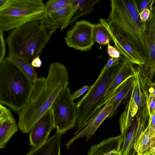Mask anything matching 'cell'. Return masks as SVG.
Wrapping results in <instances>:
<instances>
[{
	"label": "cell",
	"instance_id": "obj_1",
	"mask_svg": "<svg viewBox=\"0 0 155 155\" xmlns=\"http://www.w3.org/2000/svg\"><path fill=\"white\" fill-rule=\"evenodd\" d=\"M69 83L65 66L58 62L50 64L46 78H38L33 83V91L27 105L18 114V126L23 134L30 132L37 122L50 108L59 94Z\"/></svg>",
	"mask_w": 155,
	"mask_h": 155
},
{
	"label": "cell",
	"instance_id": "obj_2",
	"mask_svg": "<svg viewBox=\"0 0 155 155\" xmlns=\"http://www.w3.org/2000/svg\"><path fill=\"white\" fill-rule=\"evenodd\" d=\"M110 8L108 17L100 19V22L107 30L122 35L147 62L145 22L140 18L136 0H111Z\"/></svg>",
	"mask_w": 155,
	"mask_h": 155
},
{
	"label": "cell",
	"instance_id": "obj_3",
	"mask_svg": "<svg viewBox=\"0 0 155 155\" xmlns=\"http://www.w3.org/2000/svg\"><path fill=\"white\" fill-rule=\"evenodd\" d=\"M33 91L28 77L9 58L0 63V104L18 114L28 104Z\"/></svg>",
	"mask_w": 155,
	"mask_h": 155
},
{
	"label": "cell",
	"instance_id": "obj_4",
	"mask_svg": "<svg viewBox=\"0 0 155 155\" xmlns=\"http://www.w3.org/2000/svg\"><path fill=\"white\" fill-rule=\"evenodd\" d=\"M53 33L40 21L24 24L12 30L6 40L8 57L31 63L40 56Z\"/></svg>",
	"mask_w": 155,
	"mask_h": 155
},
{
	"label": "cell",
	"instance_id": "obj_5",
	"mask_svg": "<svg viewBox=\"0 0 155 155\" xmlns=\"http://www.w3.org/2000/svg\"><path fill=\"white\" fill-rule=\"evenodd\" d=\"M122 61L111 68H103L99 76L83 98L76 104L77 113L76 134L94 118L105 105L104 96L120 69Z\"/></svg>",
	"mask_w": 155,
	"mask_h": 155
},
{
	"label": "cell",
	"instance_id": "obj_6",
	"mask_svg": "<svg viewBox=\"0 0 155 155\" xmlns=\"http://www.w3.org/2000/svg\"><path fill=\"white\" fill-rule=\"evenodd\" d=\"M41 0H8L0 8V28L12 30L26 23L41 20L46 16Z\"/></svg>",
	"mask_w": 155,
	"mask_h": 155
},
{
	"label": "cell",
	"instance_id": "obj_7",
	"mask_svg": "<svg viewBox=\"0 0 155 155\" xmlns=\"http://www.w3.org/2000/svg\"><path fill=\"white\" fill-rule=\"evenodd\" d=\"M70 88L64 89L54 101L50 109L53 115L56 133L63 135L76 125V104L72 99Z\"/></svg>",
	"mask_w": 155,
	"mask_h": 155
},
{
	"label": "cell",
	"instance_id": "obj_8",
	"mask_svg": "<svg viewBox=\"0 0 155 155\" xmlns=\"http://www.w3.org/2000/svg\"><path fill=\"white\" fill-rule=\"evenodd\" d=\"M94 25L88 20L76 21L64 37L67 46L81 51H90L94 43L93 38Z\"/></svg>",
	"mask_w": 155,
	"mask_h": 155
},
{
	"label": "cell",
	"instance_id": "obj_9",
	"mask_svg": "<svg viewBox=\"0 0 155 155\" xmlns=\"http://www.w3.org/2000/svg\"><path fill=\"white\" fill-rule=\"evenodd\" d=\"M149 9L150 14L145 22V32L148 58L143 70L147 78L152 81L155 76V0H152Z\"/></svg>",
	"mask_w": 155,
	"mask_h": 155
},
{
	"label": "cell",
	"instance_id": "obj_10",
	"mask_svg": "<svg viewBox=\"0 0 155 155\" xmlns=\"http://www.w3.org/2000/svg\"><path fill=\"white\" fill-rule=\"evenodd\" d=\"M79 6L77 0L54 12L46 15L40 21L51 32L57 29L61 31L70 25L71 20Z\"/></svg>",
	"mask_w": 155,
	"mask_h": 155
},
{
	"label": "cell",
	"instance_id": "obj_11",
	"mask_svg": "<svg viewBox=\"0 0 155 155\" xmlns=\"http://www.w3.org/2000/svg\"><path fill=\"white\" fill-rule=\"evenodd\" d=\"M134 83L131 91L134 100L138 107L137 113L149 115L147 103L149 96L148 79L143 70V65L138 66L135 69Z\"/></svg>",
	"mask_w": 155,
	"mask_h": 155
},
{
	"label": "cell",
	"instance_id": "obj_12",
	"mask_svg": "<svg viewBox=\"0 0 155 155\" xmlns=\"http://www.w3.org/2000/svg\"><path fill=\"white\" fill-rule=\"evenodd\" d=\"M149 116L137 113L123 140L120 155H135L134 146L141 133L147 127Z\"/></svg>",
	"mask_w": 155,
	"mask_h": 155
},
{
	"label": "cell",
	"instance_id": "obj_13",
	"mask_svg": "<svg viewBox=\"0 0 155 155\" xmlns=\"http://www.w3.org/2000/svg\"><path fill=\"white\" fill-rule=\"evenodd\" d=\"M53 129H54V120L50 109L37 122L29 132L30 145L32 148H35L44 143Z\"/></svg>",
	"mask_w": 155,
	"mask_h": 155
},
{
	"label": "cell",
	"instance_id": "obj_14",
	"mask_svg": "<svg viewBox=\"0 0 155 155\" xmlns=\"http://www.w3.org/2000/svg\"><path fill=\"white\" fill-rule=\"evenodd\" d=\"M116 94L105 104L96 115L93 119L78 133L75 134L65 145L68 149L72 143L76 140L85 137L87 141L94 133L104 120L108 117L113 107Z\"/></svg>",
	"mask_w": 155,
	"mask_h": 155
},
{
	"label": "cell",
	"instance_id": "obj_15",
	"mask_svg": "<svg viewBox=\"0 0 155 155\" xmlns=\"http://www.w3.org/2000/svg\"><path fill=\"white\" fill-rule=\"evenodd\" d=\"M18 125L11 110L0 104V148L3 149L18 129Z\"/></svg>",
	"mask_w": 155,
	"mask_h": 155
},
{
	"label": "cell",
	"instance_id": "obj_16",
	"mask_svg": "<svg viewBox=\"0 0 155 155\" xmlns=\"http://www.w3.org/2000/svg\"><path fill=\"white\" fill-rule=\"evenodd\" d=\"M107 30L112 38L114 46L118 49L121 56L126 61L138 66L145 64L146 61L124 37L117 32Z\"/></svg>",
	"mask_w": 155,
	"mask_h": 155
},
{
	"label": "cell",
	"instance_id": "obj_17",
	"mask_svg": "<svg viewBox=\"0 0 155 155\" xmlns=\"http://www.w3.org/2000/svg\"><path fill=\"white\" fill-rule=\"evenodd\" d=\"M122 142L121 135L110 137L91 146L88 155H120Z\"/></svg>",
	"mask_w": 155,
	"mask_h": 155
},
{
	"label": "cell",
	"instance_id": "obj_18",
	"mask_svg": "<svg viewBox=\"0 0 155 155\" xmlns=\"http://www.w3.org/2000/svg\"><path fill=\"white\" fill-rule=\"evenodd\" d=\"M135 71L131 63L126 60L122 61L119 72L105 94L104 97L105 104L114 95L116 91L124 82L134 76Z\"/></svg>",
	"mask_w": 155,
	"mask_h": 155
},
{
	"label": "cell",
	"instance_id": "obj_19",
	"mask_svg": "<svg viewBox=\"0 0 155 155\" xmlns=\"http://www.w3.org/2000/svg\"><path fill=\"white\" fill-rule=\"evenodd\" d=\"M155 147V131L148 125L140 134L134 146L138 155H151Z\"/></svg>",
	"mask_w": 155,
	"mask_h": 155
},
{
	"label": "cell",
	"instance_id": "obj_20",
	"mask_svg": "<svg viewBox=\"0 0 155 155\" xmlns=\"http://www.w3.org/2000/svg\"><path fill=\"white\" fill-rule=\"evenodd\" d=\"M62 135L56 133L41 145L32 148L25 155H60Z\"/></svg>",
	"mask_w": 155,
	"mask_h": 155
},
{
	"label": "cell",
	"instance_id": "obj_21",
	"mask_svg": "<svg viewBox=\"0 0 155 155\" xmlns=\"http://www.w3.org/2000/svg\"><path fill=\"white\" fill-rule=\"evenodd\" d=\"M138 110V107L134 100L131 92L130 99L119 120L120 135L123 140L131 127L134 118L137 113Z\"/></svg>",
	"mask_w": 155,
	"mask_h": 155
},
{
	"label": "cell",
	"instance_id": "obj_22",
	"mask_svg": "<svg viewBox=\"0 0 155 155\" xmlns=\"http://www.w3.org/2000/svg\"><path fill=\"white\" fill-rule=\"evenodd\" d=\"M134 83V76L131 77L124 82L116 91L114 94H116L112 108L108 117H111L116 115L119 106L130 96Z\"/></svg>",
	"mask_w": 155,
	"mask_h": 155
},
{
	"label": "cell",
	"instance_id": "obj_23",
	"mask_svg": "<svg viewBox=\"0 0 155 155\" xmlns=\"http://www.w3.org/2000/svg\"><path fill=\"white\" fill-rule=\"evenodd\" d=\"M79 6L72 17L70 25H72L76 20L83 16L89 15L94 10V6L100 1V0H78Z\"/></svg>",
	"mask_w": 155,
	"mask_h": 155
},
{
	"label": "cell",
	"instance_id": "obj_24",
	"mask_svg": "<svg viewBox=\"0 0 155 155\" xmlns=\"http://www.w3.org/2000/svg\"><path fill=\"white\" fill-rule=\"evenodd\" d=\"M94 42L101 45H107L113 41L112 38L105 27L100 22L95 24L93 31Z\"/></svg>",
	"mask_w": 155,
	"mask_h": 155
},
{
	"label": "cell",
	"instance_id": "obj_25",
	"mask_svg": "<svg viewBox=\"0 0 155 155\" xmlns=\"http://www.w3.org/2000/svg\"><path fill=\"white\" fill-rule=\"evenodd\" d=\"M73 0H48L45 3L46 15L50 14L59 9L72 4Z\"/></svg>",
	"mask_w": 155,
	"mask_h": 155
},
{
	"label": "cell",
	"instance_id": "obj_26",
	"mask_svg": "<svg viewBox=\"0 0 155 155\" xmlns=\"http://www.w3.org/2000/svg\"><path fill=\"white\" fill-rule=\"evenodd\" d=\"M10 58L28 77L32 83L37 80L38 78L37 73L31 63L17 59Z\"/></svg>",
	"mask_w": 155,
	"mask_h": 155
},
{
	"label": "cell",
	"instance_id": "obj_27",
	"mask_svg": "<svg viewBox=\"0 0 155 155\" xmlns=\"http://www.w3.org/2000/svg\"><path fill=\"white\" fill-rule=\"evenodd\" d=\"M149 93L147 107L150 119L155 113V95L152 93Z\"/></svg>",
	"mask_w": 155,
	"mask_h": 155
},
{
	"label": "cell",
	"instance_id": "obj_28",
	"mask_svg": "<svg viewBox=\"0 0 155 155\" xmlns=\"http://www.w3.org/2000/svg\"><path fill=\"white\" fill-rule=\"evenodd\" d=\"M3 31L0 28V63L1 62L5 57L6 47L4 37Z\"/></svg>",
	"mask_w": 155,
	"mask_h": 155
},
{
	"label": "cell",
	"instance_id": "obj_29",
	"mask_svg": "<svg viewBox=\"0 0 155 155\" xmlns=\"http://www.w3.org/2000/svg\"><path fill=\"white\" fill-rule=\"evenodd\" d=\"M107 53L110 57L117 58L121 56L118 49L115 46L110 45V43L107 45Z\"/></svg>",
	"mask_w": 155,
	"mask_h": 155
},
{
	"label": "cell",
	"instance_id": "obj_30",
	"mask_svg": "<svg viewBox=\"0 0 155 155\" xmlns=\"http://www.w3.org/2000/svg\"><path fill=\"white\" fill-rule=\"evenodd\" d=\"M152 0H136L137 8L139 14L146 8L149 9Z\"/></svg>",
	"mask_w": 155,
	"mask_h": 155
},
{
	"label": "cell",
	"instance_id": "obj_31",
	"mask_svg": "<svg viewBox=\"0 0 155 155\" xmlns=\"http://www.w3.org/2000/svg\"><path fill=\"white\" fill-rule=\"evenodd\" d=\"M125 60L121 56L119 58L109 57L106 65L104 67L105 69L111 68L117 65L121 61Z\"/></svg>",
	"mask_w": 155,
	"mask_h": 155
},
{
	"label": "cell",
	"instance_id": "obj_32",
	"mask_svg": "<svg viewBox=\"0 0 155 155\" xmlns=\"http://www.w3.org/2000/svg\"><path fill=\"white\" fill-rule=\"evenodd\" d=\"M91 87V86L85 85L81 89L75 91L71 95L72 99L74 101V100L83 94L87 90H89Z\"/></svg>",
	"mask_w": 155,
	"mask_h": 155
},
{
	"label": "cell",
	"instance_id": "obj_33",
	"mask_svg": "<svg viewBox=\"0 0 155 155\" xmlns=\"http://www.w3.org/2000/svg\"><path fill=\"white\" fill-rule=\"evenodd\" d=\"M150 14V11L148 8H146L139 14L140 20L143 22H146L148 19Z\"/></svg>",
	"mask_w": 155,
	"mask_h": 155
},
{
	"label": "cell",
	"instance_id": "obj_34",
	"mask_svg": "<svg viewBox=\"0 0 155 155\" xmlns=\"http://www.w3.org/2000/svg\"><path fill=\"white\" fill-rule=\"evenodd\" d=\"M31 64L34 68L41 67L42 64V62L40 58V56H38L34 58L31 61Z\"/></svg>",
	"mask_w": 155,
	"mask_h": 155
},
{
	"label": "cell",
	"instance_id": "obj_35",
	"mask_svg": "<svg viewBox=\"0 0 155 155\" xmlns=\"http://www.w3.org/2000/svg\"><path fill=\"white\" fill-rule=\"evenodd\" d=\"M148 84L149 93H152L155 95V82L150 81L148 79Z\"/></svg>",
	"mask_w": 155,
	"mask_h": 155
},
{
	"label": "cell",
	"instance_id": "obj_36",
	"mask_svg": "<svg viewBox=\"0 0 155 155\" xmlns=\"http://www.w3.org/2000/svg\"><path fill=\"white\" fill-rule=\"evenodd\" d=\"M8 0H0V8L3 7L7 2Z\"/></svg>",
	"mask_w": 155,
	"mask_h": 155
},
{
	"label": "cell",
	"instance_id": "obj_37",
	"mask_svg": "<svg viewBox=\"0 0 155 155\" xmlns=\"http://www.w3.org/2000/svg\"><path fill=\"white\" fill-rule=\"evenodd\" d=\"M151 155H155V153H153Z\"/></svg>",
	"mask_w": 155,
	"mask_h": 155
},
{
	"label": "cell",
	"instance_id": "obj_38",
	"mask_svg": "<svg viewBox=\"0 0 155 155\" xmlns=\"http://www.w3.org/2000/svg\"><path fill=\"white\" fill-rule=\"evenodd\" d=\"M135 155H138L137 153Z\"/></svg>",
	"mask_w": 155,
	"mask_h": 155
},
{
	"label": "cell",
	"instance_id": "obj_39",
	"mask_svg": "<svg viewBox=\"0 0 155 155\" xmlns=\"http://www.w3.org/2000/svg\"><path fill=\"white\" fill-rule=\"evenodd\" d=\"M154 78H155V81H154L155 82V76H154Z\"/></svg>",
	"mask_w": 155,
	"mask_h": 155
}]
</instances>
